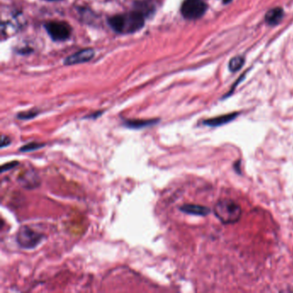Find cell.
Returning <instances> with one entry per match:
<instances>
[{"mask_svg":"<svg viewBox=\"0 0 293 293\" xmlns=\"http://www.w3.org/2000/svg\"><path fill=\"white\" fill-rule=\"evenodd\" d=\"M108 23L112 30L122 35L137 32L145 25V13L141 10H134L125 14L111 16Z\"/></svg>","mask_w":293,"mask_h":293,"instance_id":"obj_1","label":"cell"},{"mask_svg":"<svg viewBox=\"0 0 293 293\" xmlns=\"http://www.w3.org/2000/svg\"><path fill=\"white\" fill-rule=\"evenodd\" d=\"M240 205L232 199H221L214 205V214L225 225H232L241 218Z\"/></svg>","mask_w":293,"mask_h":293,"instance_id":"obj_2","label":"cell"},{"mask_svg":"<svg viewBox=\"0 0 293 293\" xmlns=\"http://www.w3.org/2000/svg\"><path fill=\"white\" fill-rule=\"evenodd\" d=\"M44 236L36 232L28 225L20 227L16 233V241L23 249H33L43 242Z\"/></svg>","mask_w":293,"mask_h":293,"instance_id":"obj_3","label":"cell"},{"mask_svg":"<svg viewBox=\"0 0 293 293\" xmlns=\"http://www.w3.org/2000/svg\"><path fill=\"white\" fill-rule=\"evenodd\" d=\"M207 10V4L204 0H184L181 12L186 19L195 20L200 18Z\"/></svg>","mask_w":293,"mask_h":293,"instance_id":"obj_4","label":"cell"},{"mask_svg":"<svg viewBox=\"0 0 293 293\" xmlns=\"http://www.w3.org/2000/svg\"><path fill=\"white\" fill-rule=\"evenodd\" d=\"M45 28L49 36L55 42H63L68 39L72 33V28L65 22H49L46 23Z\"/></svg>","mask_w":293,"mask_h":293,"instance_id":"obj_5","label":"cell"},{"mask_svg":"<svg viewBox=\"0 0 293 293\" xmlns=\"http://www.w3.org/2000/svg\"><path fill=\"white\" fill-rule=\"evenodd\" d=\"M94 51L92 49H83V50H80V51L73 53L72 55L68 56L65 59L64 64L65 65H71L90 61L94 57Z\"/></svg>","mask_w":293,"mask_h":293,"instance_id":"obj_6","label":"cell"},{"mask_svg":"<svg viewBox=\"0 0 293 293\" xmlns=\"http://www.w3.org/2000/svg\"><path fill=\"white\" fill-rule=\"evenodd\" d=\"M180 211L184 212L186 214H190V215L205 216L208 215L211 212V209L201 205H195V204H185V205L180 206Z\"/></svg>","mask_w":293,"mask_h":293,"instance_id":"obj_7","label":"cell"},{"mask_svg":"<svg viewBox=\"0 0 293 293\" xmlns=\"http://www.w3.org/2000/svg\"><path fill=\"white\" fill-rule=\"evenodd\" d=\"M159 119H149V120H124L125 127L129 129L140 130L146 127H152L159 122Z\"/></svg>","mask_w":293,"mask_h":293,"instance_id":"obj_8","label":"cell"},{"mask_svg":"<svg viewBox=\"0 0 293 293\" xmlns=\"http://www.w3.org/2000/svg\"><path fill=\"white\" fill-rule=\"evenodd\" d=\"M239 115V113H232V114H225V115H220L218 117L211 118L203 121L202 123L205 126L211 127H217L229 123L231 121H234L236 118Z\"/></svg>","mask_w":293,"mask_h":293,"instance_id":"obj_9","label":"cell"},{"mask_svg":"<svg viewBox=\"0 0 293 293\" xmlns=\"http://www.w3.org/2000/svg\"><path fill=\"white\" fill-rule=\"evenodd\" d=\"M283 17L284 10L280 7H276V8L271 9L270 10L267 11V13L265 16V19L268 24L276 25L280 23Z\"/></svg>","mask_w":293,"mask_h":293,"instance_id":"obj_10","label":"cell"},{"mask_svg":"<svg viewBox=\"0 0 293 293\" xmlns=\"http://www.w3.org/2000/svg\"><path fill=\"white\" fill-rule=\"evenodd\" d=\"M244 63V58L243 56H237L231 59V61L229 63V69L232 72H237L239 69L242 68Z\"/></svg>","mask_w":293,"mask_h":293,"instance_id":"obj_11","label":"cell"},{"mask_svg":"<svg viewBox=\"0 0 293 293\" xmlns=\"http://www.w3.org/2000/svg\"><path fill=\"white\" fill-rule=\"evenodd\" d=\"M45 144L37 143V142H31V143L26 144L23 146L21 147L19 150L22 152H30L34 150H39L43 147L45 146Z\"/></svg>","mask_w":293,"mask_h":293,"instance_id":"obj_12","label":"cell"},{"mask_svg":"<svg viewBox=\"0 0 293 293\" xmlns=\"http://www.w3.org/2000/svg\"><path fill=\"white\" fill-rule=\"evenodd\" d=\"M38 114H39V111L32 109V110L27 111V112L19 113L16 115V117L19 120H22V121H29V120H31L33 118L36 117Z\"/></svg>","mask_w":293,"mask_h":293,"instance_id":"obj_13","label":"cell"},{"mask_svg":"<svg viewBox=\"0 0 293 293\" xmlns=\"http://www.w3.org/2000/svg\"><path fill=\"white\" fill-rule=\"evenodd\" d=\"M18 165V162L15 161V162H10V163H7L5 164H3L1 166V172L3 173L7 171V170H12L13 168Z\"/></svg>","mask_w":293,"mask_h":293,"instance_id":"obj_14","label":"cell"},{"mask_svg":"<svg viewBox=\"0 0 293 293\" xmlns=\"http://www.w3.org/2000/svg\"><path fill=\"white\" fill-rule=\"evenodd\" d=\"M10 144H11V139L6 136V135H2V137H1V146H0L1 149L9 146Z\"/></svg>","mask_w":293,"mask_h":293,"instance_id":"obj_15","label":"cell"},{"mask_svg":"<svg viewBox=\"0 0 293 293\" xmlns=\"http://www.w3.org/2000/svg\"><path fill=\"white\" fill-rule=\"evenodd\" d=\"M101 114H102V112L101 111H99V112H96L94 114H90L88 116H86L85 118H88V119H93V120H96L97 118L99 117V116H101Z\"/></svg>","mask_w":293,"mask_h":293,"instance_id":"obj_16","label":"cell"},{"mask_svg":"<svg viewBox=\"0 0 293 293\" xmlns=\"http://www.w3.org/2000/svg\"><path fill=\"white\" fill-rule=\"evenodd\" d=\"M231 1H232V0H224V3H230V2H231Z\"/></svg>","mask_w":293,"mask_h":293,"instance_id":"obj_17","label":"cell"},{"mask_svg":"<svg viewBox=\"0 0 293 293\" xmlns=\"http://www.w3.org/2000/svg\"><path fill=\"white\" fill-rule=\"evenodd\" d=\"M47 1H59V0H47Z\"/></svg>","mask_w":293,"mask_h":293,"instance_id":"obj_18","label":"cell"}]
</instances>
